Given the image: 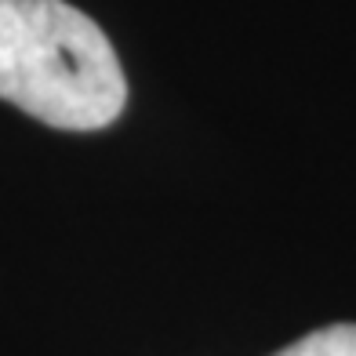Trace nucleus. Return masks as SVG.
I'll return each mask as SVG.
<instances>
[{
    "mask_svg": "<svg viewBox=\"0 0 356 356\" xmlns=\"http://www.w3.org/2000/svg\"><path fill=\"white\" fill-rule=\"evenodd\" d=\"M0 99L47 127L99 131L127 80L99 22L66 0H0Z\"/></svg>",
    "mask_w": 356,
    "mask_h": 356,
    "instance_id": "obj_1",
    "label": "nucleus"
},
{
    "mask_svg": "<svg viewBox=\"0 0 356 356\" xmlns=\"http://www.w3.org/2000/svg\"><path fill=\"white\" fill-rule=\"evenodd\" d=\"M273 356H356V323H331Z\"/></svg>",
    "mask_w": 356,
    "mask_h": 356,
    "instance_id": "obj_2",
    "label": "nucleus"
}]
</instances>
